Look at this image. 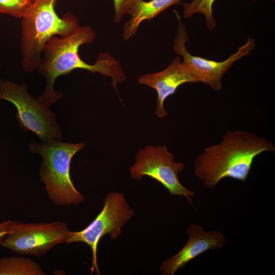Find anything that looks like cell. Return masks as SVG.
I'll list each match as a JSON object with an SVG mask.
<instances>
[{
	"label": "cell",
	"instance_id": "cell-4",
	"mask_svg": "<svg viewBox=\"0 0 275 275\" xmlns=\"http://www.w3.org/2000/svg\"><path fill=\"white\" fill-rule=\"evenodd\" d=\"M84 147L83 143H64L56 140L43 144L32 142L29 145L30 150L42 158L40 180L45 184L46 193L54 204L77 205L84 202V196L71 180L70 168L72 157Z\"/></svg>",
	"mask_w": 275,
	"mask_h": 275
},
{
	"label": "cell",
	"instance_id": "cell-7",
	"mask_svg": "<svg viewBox=\"0 0 275 275\" xmlns=\"http://www.w3.org/2000/svg\"><path fill=\"white\" fill-rule=\"evenodd\" d=\"M184 169V162L176 161L167 146L149 145L137 152L130 172L133 179L141 180L149 176L162 185L170 195L184 197L193 205L195 192L184 186L178 178L179 173Z\"/></svg>",
	"mask_w": 275,
	"mask_h": 275
},
{
	"label": "cell",
	"instance_id": "cell-14",
	"mask_svg": "<svg viewBox=\"0 0 275 275\" xmlns=\"http://www.w3.org/2000/svg\"><path fill=\"white\" fill-rule=\"evenodd\" d=\"M215 1L192 0L189 3H184L183 6L184 18H188L195 14L201 13L205 17L206 27L211 31L213 30L216 25L212 13V6Z\"/></svg>",
	"mask_w": 275,
	"mask_h": 275
},
{
	"label": "cell",
	"instance_id": "cell-13",
	"mask_svg": "<svg viewBox=\"0 0 275 275\" xmlns=\"http://www.w3.org/2000/svg\"><path fill=\"white\" fill-rule=\"evenodd\" d=\"M40 265L32 259L20 256L0 259V275H46Z\"/></svg>",
	"mask_w": 275,
	"mask_h": 275
},
{
	"label": "cell",
	"instance_id": "cell-1",
	"mask_svg": "<svg viewBox=\"0 0 275 275\" xmlns=\"http://www.w3.org/2000/svg\"><path fill=\"white\" fill-rule=\"evenodd\" d=\"M272 141L244 130H228L220 143L206 147L197 156L196 177L208 189L224 178L245 182L255 158L265 152H274Z\"/></svg>",
	"mask_w": 275,
	"mask_h": 275
},
{
	"label": "cell",
	"instance_id": "cell-11",
	"mask_svg": "<svg viewBox=\"0 0 275 275\" xmlns=\"http://www.w3.org/2000/svg\"><path fill=\"white\" fill-rule=\"evenodd\" d=\"M137 82L154 89L157 92V104L155 113L163 118L168 115L164 102L174 94L177 88L185 83H197V79L190 73L179 56L175 57L164 70L140 76Z\"/></svg>",
	"mask_w": 275,
	"mask_h": 275
},
{
	"label": "cell",
	"instance_id": "cell-12",
	"mask_svg": "<svg viewBox=\"0 0 275 275\" xmlns=\"http://www.w3.org/2000/svg\"><path fill=\"white\" fill-rule=\"evenodd\" d=\"M181 0H139L135 5L130 18L124 24L123 38L130 39L136 33L140 24L150 20L169 7L179 4Z\"/></svg>",
	"mask_w": 275,
	"mask_h": 275
},
{
	"label": "cell",
	"instance_id": "cell-5",
	"mask_svg": "<svg viewBox=\"0 0 275 275\" xmlns=\"http://www.w3.org/2000/svg\"><path fill=\"white\" fill-rule=\"evenodd\" d=\"M0 99L16 106L17 119L22 129L32 131L43 142L62 140L61 129L50 106L40 96L31 95L26 84L0 80Z\"/></svg>",
	"mask_w": 275,
	"mask_h": 275
},
{
	"label": "cell",
	"instance_id": "cell-18",
	"mask_svg": "<svg viewBox=\"0 0 275 275\" xmlns=\"http://www.w3.org/2000/svg\"><path fill=\"white\" fill-rule=\"evenodd\" d=\"M30 1H31V2L33 3V2H34L35 1H36V0H30Z\"/></svg>",
	"mask_w": 275,
	"mask_h": 275
},
{
	"label": "cell",
	"instance_id": "cell-10",
	"mask_svg": "<svg viewBox=\"0 0 275 275\" xmlns=\"http://www.w3.org/2000/svg\"><path fill=\"white\" fill-rule=\"evenodd\" d=\"M186 233L188 240L182 249L175 255L164 260L159 269L162 275H173L188 262L210 250L224 246L227 239L219 231H206L197 224H191Z\"/></svg>",
	"mask_w": 275,
	"mask_h": 275
},
{
	"label": "cell",
	"instance_id": "cell-9",
	"mask_svg": "<svg viewBox=\"0 0 275 275\" xmlns=\"http://www.w3.org/2000/svg\"><path fill=\"white\" fill-rule=\"evenodd\" d=\"M176 15L178 23L173 42L174 52L182 57L183 62L198 82L206 84L214 91L221 90L223 76L235 62L250 54L254 49L256 46L254 39L249 37L244 44L223 61L217 62L195 56L186 49L185 43L188 39L187 31L179 15L176 13Z\"/></svg>",
	"mask_w": 275,
	"mask_h": 275
},
{
	"label": "cell",
	"instance_id": "cell-6",
	"mask_svg": "<svg viewBox=\"0 0 275 275\" xmlns=\"http://www.w3.org/2000/svg\"><path fill=\"white\" fill-rule=\"evenodd\" d=\"M135 211L130 208L123 194L112 191L104 199V205L96 218L83 230L69 231L65 243L80 242L92 251L91 272L100 274L97 264V247L100 239L109 235L112 240L122 234V228L133 217Z\"/></svg>",
	"mask_w": 275,
	"mask_h": 275
},
{
	"label": "cell",
	"instance_id": "cell-17",
	"mask_svg": "<svg viewBox=\"0 0 275 275\" xmlns=\"http://www.w3.org/2000/svg\"><path fill=\"white\" fill-rule=\"evenodd\" d=\"M15 221L6 220L0 222V245L13 227Z\"/></svg>",
	"mask_w": 275,
	"mask_h": 275
},
{
	"label": "cell",
	"instance_id": "cell-15",
	"mask_svg": "<svg viewBox=\"0 0 275 275\" xmlns=\"http://www.w3.org/2000/svg\"><path fill=\"white\" fill-rule=\"evenodd\" d=\"M32 4L30 0H0V13L22 18L28 12Z\"/></svg>",
	"mask_w": 275,
	"mask_h": 275
},
{
	"label": "cell",
	"instance_id": "cell-3",
	"mask_svg": "<svg viewBox=\"0 0 275 275\" xmlns=\"http://www.w3.org/2000/svg\"><path fill=\"white\" fill-rule=\"evenodd\" d=\"M57 0H36L22 18L21 64L26 71L37 70L46 43L53 36L66 37L79 26V20L68 12L62 17L55 11Z\"/></svg>",
	"mask_w": 275,
	"mask_h": 275
},
{
	"label": "cell",
	"instance_id": "cell-2",
	"mask_svg": "<svg viewBox=\"0 0 275 275\" xmlns=\"http://www.w3.org/2000/svg\"><path fill=\"white\" fill-rule=\"evenodd\" d=\"M96 37V33L92 26L86 25L79 26L67 36H53L46 43L37 69L46 82L43 94L49 96L60 95L61 93L53 90L57 78L77 69L110 77L112 85L118 94L117 85L126 79L119 63L110 53L102 52L94 64H89L84 61L78 54L79 47L92 42Z\"/></svg>",
	"mask_w": 275,
	"mask_h": 275
},
{
	"label": "cell",
	"instance_id": "cell-8",
	"mask_svg": "<svg viewBox=\"0 0 275 275\" xmlns=\"http://www.w3.org/2000/svg\"><path fill=\"white\" fill-rule=\"evenodd\" d=\"M70 230L65 222L23 223L15 221L1 245L22 255L41 256L65 243Z\"/></svg>",
	"mask_w": 275,
	"mask_h": 275
},
{
	"label": "cell",
	"instance_id": "cell-16",
	"mask_svg": "<svg viewBox=\"0 0 275 275\" xmlns=\"http://www.w3.org/2000/svg\"><path fill=\"white\" fill-rule=\"evenodd\" d=\"M139 0H113L115 15L114 22L118 23L123 16L130 15L135 5Z\"/></svg>",
	"mask_w": 275,
	"mask_h": 275
}]
</instances>
